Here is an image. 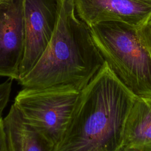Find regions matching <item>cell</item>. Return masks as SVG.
Masks as SVG:
<instances>
[{
	"instance_id": "277c9868",
	"label": "cell",
	"mask_w": 151,
	"mask_h": 151,
	"mask_svg": "<svg viewBox=\"0 0 151 151\" xmlns=\"http://www.w3.org/2000/svg\"><path fill=\"white\" fill-rule=\"evenodd\" d=\"M79 94L54 87L23 88L13 104L55 149L67 130Z\"/></svg>"
},
{
	"instance_id": "ba28073f",
	"label": "cell",
	"mask_w": 151,
	"mask_h": 151,
	"mask_svg": "<svg viewBox=\"0 0 151 151\" xmlns=\"http://www.w3.org/2000/svg\"><path fill=\"white\" fill-rule=\"evenodd\" d=\"M8 151H54V146L28 123L12 104L3 119Z\"/></svg>"
},
{
	"instance_id": "9c48e42d",
	"label": "cell",
	"mask_w": 151,
	"mask_h": 151,
	"mask_svg": "<svg viewBox=\"0 0 151 151\" xmlns=\"http://www.w3.org/2000/svg\"><path fill=\"white\" fill-rule=\"evenodd\" d=\"M122 147L151 151V98H136L124 124Z\"/></svg>"
},
{
	"instance_id": "5b68a950",
	"label": "cell",
	"mask_w": 151,
	"mask_h": 151,
	"mask_svg": "<svg viewBox=\"0 0 151 151\" xmlns=\"http://www.w3.org/2000/svg\"><path fill=\"white\" fill-rule=\"evenodd\" d=\"M61 4L60 0H24L25 51L18 81L32 69L48 44Z\"/></svg>"
},
{
	"instance_id": "30bf717a",
	"label": "cell",
	"mask_w": 151,
	"mask_h": 151,
	"mask_svg": "<svg viewBox=\"0 0 151 151\" xmlns=\"http://www.w3.org/2000/svg\"><path fill=\"white\" fill-rule=\"evenodd\" d=\"M12 80L8 78L6 81L0 84V118L4 110L6 107L11 94Z\"/></svg>"
},
{
	"instance_id": "4fadbf2b",
	"label": "cell",
	"mask_w": 151,
	"mask_h": 151,
	"mask_svg": "<svg viewBox=\"0 0 151 151\" xmlns=\"http://www.w3.org/2000/svg\"><path fill=\"white\" fill-rule=\"evenodd\" d=\"M119 151H142L140 149L133 148V147H122Z\"/></svg>"
},
{
	"instance_id": "6da1fadb",
	"label": "cell",
	"mask_w": 151,
	"mask_h": 151,
	"mask_svg": "<svg viewBox=\"0 0 151 151\" xmlns=\"http://www.w3.org/2000/svg\"><path fill=\"white\" fill-rule=\"evenodd\" d=\"M136 98L104 62L80 92L67 130L54 151H119Z\"/></svg>"
},
{
	"instance_id": "3957f363",
	"label": "cell",
	"mask_w": 151,
	"mask_h": 151,
	"mask_svg": "<svg viewBox=\"0 0 151 151\" xmlns=\"http://www.w3.org/2000/svg\"><path fill=\"white\" fill-rule=\"evenodd\" d=\"M139 28L117 21L89 27L94 45L116 77L136 97L151 98V53Z\"/></svg>"
},
{
	"instance_id": "8fae6325",
	"label": "cell",
	"mask_w": 151,
	"mask_h": 151,
	"mask_svg": "<svg viewBox=\"0 0 151 151\" xmlns=\"http://www.w3.org/2000/svg\"><path fill=\"white\" fill-rule=\"evenodd\" d=\"M140 34L151 53V19L139 28Z\"/></svg>"
},
{
	"instance_id": "2e32d148",
	"label": "cell",
	"mask_w": 151,
	"mask_h": 151,
	"mask_svg": "<svg viewBox=\"0 0 151 151\" xmlns=\"http://www.w3.org/2000/svg\"><path fill=\"white\" fill-rule=\"evenodd\" d=\"M147 1H151V0H147Z\"/></svg>"
},
{
	"instance_id": "52a82bcc",
	"label": "cell",
	"mask_w": 151,
	"mask_h": 151,
	"mask_svg": "<svg viewBox=\"0 0 151 151\" xmlns=\"http://www.w3.org/2000/svg\"><path fill=\"white\" fill-rule=\"evenodd\" d=\"M76 15L88 27L117 21L140 28L151 19V1L73 0Z\"/></svg>"
},
{
	"instance_id": "7c38bea8",
	"label": "cell",
	"mask_w": 151,
	"mask_h": 151,
	"mask_svg": "<svg viewBox=\"0 0 151 151\" xmlns=\"http://www.w3.org/2000/svg\"><path fill=\"white\" fill-rule=\"evenodd\" d=\"M0 151H8L2 118H0Z\"/></svg>"
},
{
	"instance_id": "9a60e30c",
	"label": "cell",
	"mask_w": 151,
	"mask_h": 151,
	"mask_svg": "<svg viewBox=\"0 0 151 151\" xmlns=\"http://www.w3.org/2000/svg\"><path fill=\"white\" fill-rule=\"evenodd\" d=\"M2 1V0H0V2H1V1Z\"/></svg>"
},
{
	"instance_id": "7a4b0ae2",
	"label": "cell",
	"mask_w": 151,
	"mask_h": 151,
	"mask_svg": "<svg viewBox=\"0 0 151 151\" xmlns=\"http://www.w3.org/2000/svg\"><path fill=\"white\" fill-rule=\"evenodd\" d=\"M104 64L89 27L76 15L73 0H64L48 44L32 69L18 82L24 88L54 87L80 92Z\"/></svg>"
},
{
	"instance_id": "5bb4252c",
	"label": "cell",
	"mask_w": 151,
	"mask_h": 151,
	"mask_svg": "<svg viewBox=\"0 0 151 151\" xmlns=\"http://www.w3.org/2000/svg\"><path fill=\"white\" fill-rule=\"evenodd\" d=\"M60 1H61V2H63V1H64V0H60Z\"/></svg>"
},
{
	"instance_id": "8992f818",
	"label": "cell",
	"mask_w": 151,
	"mask_h": 151,
	"mask_svg": "<svg viewBox=\"0 0 151 151\" xmlns=\"http://www.w3.org/2000/svg\"><path fill=\"white\" fill-rule=\"evenodd\" d=\"M24 0L0 2V77L18 81L25 51Z\"/></svg>"
}]
</instances>
